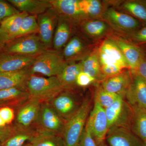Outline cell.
I'll return each instance as SVG.
<instances>
[{
  "mask_svg": "<svg viewBox=\"0 0 146 146\" xmlns=\"http://www.w3.org/2000/svg\"><path fill=\"white\" fill-rule=\"evenodd\" d=\"M97 50L101 69L106 78L130 70L121 50L111 39L106 38L100 42Z\"/></svg>",
  "mask_w": 146,
  "mask_h": 146,
  "instance_id": "obj_1",
  "label": "cell"
},
{
  "mask_svg": "<svg viewBox=\"0 0 146 146\" xmlns=\"http://www.w3.org/2000/svg\"><path fill=\"white\" fill-rule=\"evenodd\" d=\"M91 99L84 100L78 111L65 123L62 137L63 146H78L91 111Z\"/></svg>",
  "mask_w": 146,
  "mask_h": 146,
  "instance_id": "obj_2",
  "label": "cell"
},
{
  "mask_svg": "<svg viewBox=\"0 0 146 146\" xmlns=\"http://www.w3.org/2000/svg\"><path fill=\"white\" fill-rule=\"evenodd\" d=\"M26 88L30 99L48 102L64 91L56 76L45 78L31 74L27 80Z\"/></svg>",
  "mask_w": 146,
  "mask_h": 146,
  "instance_id": "obj_3",
  "label": "cell"
},
{
  "mask_svg": "<svg viewBox=\"0 0 146 146\" xmlns=\"http://www.w3.org/2000/svg\"><path fill=\"white\" fill-rule=\"evenodd\" d=\"M68 63L61 51L48 50L36 56L30 67L31 74H41L48 77L56 76Z\"/></svg>",
  "mask_w": 146,
  "mask_h": 146,
  "instance_id": "obj_4",
  "label": "cell"
},
{
  "mask_svg": "<svg viewBox=\"0 0 146 146\" xmlns=\"http://www.w3.org/2000/svg\"><path fill=\"white\" fill-rule=\"evenodd\" d=\"M102 20L109 25L115 33L121 36L133 33L143 26L132 16L112 7H108L106 9Z\"/></svg>",
  "mask_w": 146,
  "mask_h": 146,
  "instance_id": "obj_5",
  "label": "cell"
},
{
  "mask_svg": "<svg viewBox=\"0 0 146 146\" xmlns=\"http://www.w3.org/2000/svg\"><path fill=\"white\" fill-rule=\"evenodd\" d=\"M98 44L91 42L78 29L61 53L67 63L80 62L93 51Z\"/></svg>",
  "mask_w": 146,
  "mask_h": 146,
  "instance_id": "obj_6",
  "label": "cell"
},
{
  "mask_svg": "<svg viewBox=\"0 0 146 146\" xmlns=\"http://www.w3.org/2000/svg\"><path fill=\"white\" fill-rule=\"evenodd\" d=\"M48 50L38 35L31 34L9 41L4 52L21 55L38 56Z\"/></svg>",
  "mask_w": 146,
  "mask_h": 146,
  "instance_id": "obj_7",
  "label": "cell"
},
{
  "mask_svg": "<svg viewBox=\"0 0 146 146\" xmlns=\"http://www.w3.org/2000/svg\"><path fill=\"white\" fill-rule=\"evenodd\" d=\"M65 123L48 103L43 102L41 104L34 127L40 133L62 136Z\"/></svg>",
  "mask_w": 146,
  "mask_h": 146,
  "instance_id": "obj_8",
  "label": "cell"
},
{
  "mask_svg": "<svg viewBox=\"0 0 146 146\" xmlns=\"http://www.w3.org/2000/svg\"><path fill=\"white\" fill-rule=\"evenodd\" d=\"M52 8L59 18L70 21L76 26L88 20L82 7V0H50Z\"/></svg>",
  "mask_w": 146,
  "mask_h": 146,
  "instance_id": "obj_9",
  "label": "cell"
},
{
  "mask_svg": "<svg viewBox=\"0 0 146 146\" xmlns=\"http://www.w3.org/2000/svg\"><path fill=\"white\" fill-rule=\"evenodd\" d=\"M105 110L109 129L110 128L120 127L130 130L133 109L125 100L120 97Z\"/></svg>",
  "mask_w": 146,
  "mask_h": 146,
  "instance_id": "obj_10",
  "label": "cell"
},
{
  "mask_svg": "<svg viewBox=\"0 0 146 146\" xmlns=\"http://www.w3.org/2000/svg\"><path fill=\"white\" fill-rule=\"evenodd\" d=\"M82 102L74 90H64L48 103L66 122L78 111Z\"/></svg>",
  "mask_w": 146,
  "mask_h": 146,
  "instance_id": "obj_11",
  "label": "cell"
},
{
  "mask_svg": "<svg viewBox=\"0 0 146 146\" xmlns=\"http://www.w3.org/2000/svg\"><path fill=\"white\" fill-rule=\"evenodd\" d=\"M89 129L97 145L104 142L109 130L108 121L104 108L94 102V107L86 121Z\"/></svg>",
  "mask_w": 146,
  "mask_h": 146,
  "instance_id": "obj_12",
  "label": "cell"
},
{
  "mask_svg": "<svg viewBox=\"0 0 146 146\" xmlns=\"http://www.w3.org/2000/svg\"><path fill=\"white\" fill-rule=\"evenodd\" d=\"M107 38L113 41L121 50L131 71L138 66L146 54V45H138L114 32Z\"/></svg>",
  "mask_w": 146,
  "mask_h": 146,
  "instance_id": "obj_13",
  "label": "cell"
},
{
  "mask_svg": "<svg viewBox=\"0 0 146 146\" xmlns=\"http://www.w3.org/2000/svg\"><path fill=\"white\" fill-rule=\"evenodd\" d=\"M79 31L95 44H99L114 32L109 25L102 19L84 20L78 26Z\"/></svg>",
  "mask_w": 146,
  "mask_h": 146,
  "instance_id": "obj_14",
  "label": "cell"
},
{
  "mask_svg": "<svg viewBox=\"0 0 146 146\" xmlns=\"http://www.w3.org/2000/svg\"><path fill=\"white\" fill-rule=\"evenodd\" d=\"M58 20V16L52 8L37 16V22L39 26L38 35L48 50L52 46L54 35Z\"/></svg>",
  "mask_w": 146,
  "mask_h": 146,
  "instance_id": "obj_15",
  "label": "cell"
},
{
  "mask_svg": "<svg viewBox=\"0 0 146 146\" xmlns=\"http://www.w3.org/2000/svg\"><path fill=\"white\" fill-rule=\"evenodd\" d=\"M131 73L132 80L125 99L132 108L146 110V82L139 76Z\"/></svg>",
  "mask_w": 146,
  "mask_h": 146,
  "instance_id": "obj_16",
  "label": "cell"
},
{
  "mask_svg": "<svg viewBox=\"0 0 146 146\" xmlns=\"http://www.w3.org/2000/svg\"><path fill=\"white\" fill-rule=\"evenodd\" d=\"M42 103L39 100L29 99L16 110L15 123L24 128L34 127Z\"/></svg>",
  "mask_w": 146,
  "mask_h": 146,
  "instance_id": "obj_17",
  "label": "cell"
},
{
  "mask_svg": "<svg viewBox=\"0 0 146 146\" xmlns=\"http://www.w3.org/2000/svg\"><path fill=\"white\" fill-rule=\"evenodd\" d=\"M132 80V73L126 69L116 75L107 78L100 83L106 91L117 95L124 99Z\"/></svg>",
  "mask_w": 146,
  "mask_h": 146,
  "instance_id": "obj_18",
  "label": "cell"
},
{
  "mask_svg": "<svg viewBox=\"0 0 146 146\" xmlns=\"http://www.w3.org/2000/svg\"><path fill=\"white\" fill-rule=\"evenodd\" d=\"M106 139L110 146H146L130 129L125 128H110Z\"/></svg>",
  "mask_w": 146,
  "mask_h": 146,
  "instance_id": "obj_19",
  "label": "cell"
},
{
  "mask_svg": "<svg viewBox=\"0 0 146 146\" xmlns=\"http://www.w3.org/2000/svg\"><path fill=\"white\" fill-rule=\"evenodd\" d=\"M37 56L0 53V73L16 72L30 67Z\"/></svg>",
  "mask_w": 146,
  "mask_h": 146,
  "instance_id": "obj_20",
  "label": "cell"
},
{
  "mask_svg": "<svg viewBox=\"0 0 146 146\" xmlns=\"http://www.w3.org/2000/svg\"><path fill=\"white\" fill-rule=\"evenodd\" d=\"M29 99V95L25 86L1 90L0 107L8 106L17 110Z\"/></svg>",
  "mask_w": 146,
  "mask_h": 146,
  "instance_id": "obj_21",
  "label": "cell"
},
{
  "mask_svg": "<svg viewBox=\"0 0 146 146\" xmlns=\"http://www.w3.org/2000/svg\"><path fill=\"white\" fill-rule=\"evenodd\" d=\"M77 30V27L74 24L58 17L53 39L52 46L54 50L61 51Z\"/></svg>",
  "mask_w": 146,
  "mask_h": 146,
  "instance_id": "obj_22",
  "label": "cell"
},
{
  "mask_svg": "<svg viewBox=\"0 0 146 146\" xmlns=\"http://www.w3.org/2000/svg\"><path fill=\"white\" fill-rule=\"evenodd\" d=\"M30 67L16 72L0 73V91L16 87H26L31 75Z\"/></svg>",
  "mask_w": 146,
  "mask_h": 146,
  "instance_id": "obj_23",
  "label": "cell"
},
{
  "mask_svg": "<svg viewBox=\"0 0 146 146\" xmlns=\"http://www.w3.org/2000/svg\"><path fill=\"white\" fill-rule=\"evenodd\" d=\"M20 12L38 16L52 8L50 0H9Z\"/></svg>",
  "mask_w": 146,
  "mask_h": 146,
  "instance_id": "obj_24",
  "label": "cell"
},
{
  "mask_svg": "<svg viewBox=\"0 0 146 146\" xmlns=\"http://www.w3.org/2000/svg\"><path fill=\"white\" fill-rule=\"evenodd\" d=\"M113 7L132 16L143 25H146V7L141 0L115 1Z\"/></svg>",
  "mask_w": 146,
  "mask_h": 146,
  "instance_id": "obj_25",
  "label": "cell"
},
{
  "mask_svg": "<svg viewBox=\"0 0 146 146\" xmlns=\"http://www.w3.org/2000/svg\"><path fill=\"white\" fill-rule=\"evenodd\" d=\"M82 71L81 61L67 63L56 77L64 90H74L77 77Z\"/></svg>",
  "mask_w": 146,
  "mask_h": 146,
  "instance_id": "obj_26",
  "label": "cell"
},
{
  "mask_svg": "<svg viewBox=\"0 0 146 146\" xmlns=\"http://www.w3.org/2000/svg\"><path fill=\"white\" fill-rule=\"evenodd\" d=\"M97 46L93 51L82 60L81 63L82 71L96 79L100 84L106 78L103 74L101 69Z\"/></svg>",
  "mask_w": 146,
  "mask_h": 146,
  "instance_id": "obj_27",
  "label": "cell"
},
{
  "mask_svg": "<svg viewBox=\"0 0 146 146\" xmlns=\"http://www.w3.org/2000/svg\"><path fill=\"white\" fill-rule=\"evenodd\" d=\"M28 15L26 12H21L5 18L1 23L0 27L8 36L9 41L17 38L23 20Z\"/></svg>",
  "mask_w": 146,
  "mask_h": 146,
  "instance_id": "obj_28",
  "label": "cell"
},
{
  "mask_svg": "<svg viewBox=\"0 0 146 146\" xmlns=\"http://www.w3.org/2000/svg\"><path fill=\"white\" fill-rule=\"evenodd\" d=\"M38 133L34 127L24 128L18 126L16 132L1 146H25L31 142Z\"/></svg>",
  "mask_w": 146,
  "mask_h": 146,
  "instance_id": "obj_29",
  "label": "cell"
},
{
  "mask_svg": "<svg viewBox=\"0 0 146 146\" xmlns=\"http://www.w3.org/2000/svg\"><path fill=\"white\" fill-rule=\"evenodd\" d=\"M130 130L144 142L146 140V110L133 108Z\"/></svg>",
  "mask_w": 146,
  "mask_h": 146,
  "instance_id": "obj_30",
  "label": "cell"
},
{
  "mask_svg": "<svg viewBox=\"0 0 146 146\" xmlns=\"http://www.w3.org/2000/svg\"><path fill=\"white\" fill-rule=\"evenodd\" d=\"M82 7L88 19H102L109 6L107 1L82 0Z\"/></svg>",
  "mask_w": 146,
  "mask_h": 146,
  "instance_id": "obj_31",
  "label": "cell"
},
{
  "mask_svg": "<svg viewBox=\"0 0 146 146\" xmlns=\"http://www.w3.org/2000/svg\"><path fill=\"white\" fill-rule=\"evenodd\" d=\"M30 143L32 146H63L62 136L52 133L38 132Z\"/></svg>",
  "mask_w": 146,
  "mask_h": 146,
  "instance_id": "obj_32",
  "label": "cell"
},
{
  "mask_svg": "<svg viewBox=\"0 0 146 146\" xmlns=\"http://www.w3.org/2000/svg\"><path fill=\"white\" fill-rule=\"evenodd\" d=\"M120 97L106 91L100 84L97 85L94 92V102L98 103L104 109L110 106Z\"/></svg>",
  "mask_w": 146,
  "mask_h": 146,
  "instance_id": "obj_33",
  "label": "cell"
},
{
  "mask_svg": "<svg viewBox=\"0 0 146 146\" xmlns=\"http://www.w3.org/2000/svg\"><path fill=\"white\" fill-rule=\"evenodd\" d=\"M37 17L35 15H28L24 18L17 38L27 35L38 34L39 26Z\"/></svg>",
  "mask_w": 146,
  "mask_h": 146,
  "instance_id": "obj_34",
  "label": "cell"
},
{
  "mask_svg": "<svg viewBox=\"0 0 146 146\" xmlns=\"http://www.w3.org/2000/svg\"><path fill=\"white\" fill-rule=\"evenodd\" d=\"M121 36L136 44L146 45V25L133 33Z\"/></svg>",
  "mask_w": 146,
  "mask_h": 146,
  "instance_id": "obj_35",
  "label": "cell"
},
{
  "mask_svg": "<svg viewBox=\"0 0 146 146\" xmlns=\"http://www.w3.org/2000/svg\"><path fill=\"white\" fill-rule=\"evenodd\" d=\"M20 12L9 2L0 0V24L5 18Z\"/></svg>",
  "mask_w": 146,
  "mask_h": 146,
  "instance_id": "obj_36",
  "label": "cell"
},
{
  "mask_svg": "<svg viewBox=\"0 0 146 146\" xmlns=\"http://www.w3.org/2000/svg\"><path fill=\"white\" fill-rule=\"evenodd\" d=\"M76 84L77 87L84 88L88 87L92 84L98 85L100 84L96 79L82 71L77 77Z\"/></svg>",
  "mask_w": 146,
  "mask_h": 146,
  "instance_id": "obj_37",
  "label": "cell"
},
{
  "mask_svg": "<svg viewBox=\"0 0 146 146\" xmlns=\"http://www.w3.org/2000/svg\"><path fill=\"white\" fill-rule=\"evenodd\" d=\"M18 128L16 124H11L4 127H0V142H5L15 133Z\"/></svg>",
  "mask_w": 146,
  "mask_h": 146,
  "instance_id": "obj_38",
  "label": "cell"
},
{
  "mask_svg": "<svg viewBox=\"0 0 146 146\" xmlns=\"http://www.w3.org/2000/svg\"><path fill=\"white\" fill-rule=\"evenodd\" d=\"M0 116L7 125L11 124L16 117L15 110L8 106L0 107Z\"/></svg>",
  "mask_w": 146,
  "mask_h": 146,
  "instance_id": "obj_39",
  "label": "cell"
},
{
  "mask_svg": "<svg viewBox=\"0 0 146 146\" xmlns=\"http://www.w3.org/2000/svg\"><path fill=\"white\" fill-rule=\"evenodd\" d=\"M78 146H98L86 125Z\"/></svg>",
  "mask_w": 146,
  "mask_h": 146,
  "instance_id": "obj_40",
  "label": "cell"
},
{
  "mask_svg": "<svg viewBox=\"0 0 146 146\" xmlns=\"http://www.w3.org/2000/svg\"><path fill=\"white\" fill-rule=\"evenodd\" d=\"M131 72L141 77L146 82V54L135 70Z\"/></svg>",
  "mask_w": 146,
  "mask_h": 146,
  "instance_id": "obj_41",
  "label": "cell"
},
{
  "mask_svg": "<svg viewBox=\"0 0 146 146\" xmlns=\"http://www.w3.org/2000/svg\"><path fill=\"white\" fill-rule=\"evenodd\" d=\"M9 41L8 36L0 27V53L4 51L7 44Z\"/></svg>",
  "mask_w": 146,
  "mask_h": 146,
  "instance_id": "obj_42",
  "label": "cell"
},
{
  "mask_svg": "<svg viewBox=\"0 0 146 146\" xmlns=\"http://www.w3.org/2000/svg\"><path fill=\"white\" fill-rule=\"evenodd\" d=\"M7 125L5 121L3 120L2 118L0 116V127H4Z\"/></svg>",
  "mask_w": 146,
  "mask_h": 146,
  "instance_id": "obj_43",
  "label": "cell"
},
{
  "mask_svg": "<svg viewBox=\"0 0 146 146\" xmlns=\"http://www.w3.org/2000/svg\"><path fill=\"white\" fill-rule=\"evenodd\" d=\"M98 146H107V145L105 143L104 141L100 143L99 145H98Z\"/></svg>",
  "mask_w": 146,
  "mask_h": 146,
  "instance_id": "obj_44",
  "label": "cell"
},
{
  "mask_svg": "<svg viewBox=\"0 0 146 146\" xmlns=\"http://www.w3.org/2000/svg\"><path fill=\"white\" fill-rule=\"evenodd\" d=\"M141 2L143 3V4L146 7V0H141Z\"/></svg>",
  "mask_w": 146,
  "mask_h": 146,
  "instance_id": "obj_45",
  "label": "cell"
},
{
  "mask_svg": "<svg viewBox=\"0 0 146 146\" xmlns=\"http://www.w3.org/2000/svg\"><path fill=\"white\" fill-rule=\"evenodd\" d=\"M25 146H32V145L30 143H27Z\"/></svg>",
  "mask_w": 146,
  "mask_h": 146,
  "instance_id": "obj_46",
  "label": "cell"
},
{
  "mask_svg": "<svg viewBox=\"0 0 146 146\" xmlns=\"http://www.w3.org/2000/svg\"><path fill=\"white\" fill-rule=\"evenodd\" d=\"M1 146V142H0V146Z\"/></svg>",
  "mask_w": 146,
  "mask_h": 146,
  "instance_id": "obj_47",
  "label": "cell"
},
{
  "mask_svg": "<svg viewBox=\"0 0 146 146\" xmlns=\"http://www.w3.org/2000/svg\"><path fill=\"white\" fill-rule=\"evenodd\" d=\"M144 142H145V145H146V140Z\"/></svg>",
  "mask_w": 146,
  "mask_h": 146,
  "instance_id": "obj_48",
  "label": "cell"
}]
</instances>
